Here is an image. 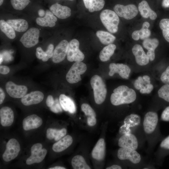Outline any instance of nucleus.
<instances>
[{"label":"nucleus","mask_w":169,"mask_h":169,"mask_svg":"<svg viewBox=\"0 0 169 169\" xmlns=\"http://www.w3.org/2000/svg\"><path fill=\"white\" fill-rule=\"evenodd\" d=\"M87 70L86 64L81 61L76 62L72 66L67 73L66 78L69 83L74 84L81 80L80 75Z\"/></svg>","instance_id":"4"},{"label":"nucleus","mask_w":169,"mask_h":169,"mask_svg":"<svg viewBox=\"0 0 169 169\" xmlns=\"http://www.w3.org/2000/svg\"><path fill=\"white\" fill-rule=\"evenodd\" d=\"M49 9L55 16L60 19H66L71 15V10L70 8L58 3L52 5Z\"/></svg>","instance_id":"19"},{"label":"nucleus","mask_w":169,"mask_h":169,"mask_svg":"<svg viewBox=\"0 0 169 169\" xmlns=\"http://www.w3.org/2000/svg\"><path fill=\"white\" fill-rule=\"evenodd\" d=\"M84 5L86 8H88L90 0H83Z\"/></svg>","instance_id":"59"},{"label":"nucleus","mask_w":169,"mask_h":169,"mask_svg":"<svg viewBox=\"0 0 169 169\" xmlns=\"http://www.w3.org/2000/svg\"><path fill=\"white\" fill-rule=\"evenodd\" d=\"M44 98V95L41 91H35L25 95L21 98V103L25 106H29L38 104Z\"/></svg>","instance_id":"16"},{"label":"nucleus","mask_w":169,"mask_h":169,"mask_svg":"<svg viewBox=\"0 0 169 169\" xmlns=\"http://www.w3.org/2000/svg\"><path fill=\"white\" fill-rule=\"evenodd\" d=\"M105 4L104 0H90L89 11L90 12L100 11L103 8Z\"/></svg>","instance_id":"34"},{"label":"nucleus","mask_w":169,"mask_h":169,"mask_svg":"<svg viewBox=\"0 0 169 169\" xmlns=\"http://www.w3.org/2000/svg\"><path fill=\"white\" fill-rule=\"evenodd\" d=\"M158 96L167 102H169V84H165L158 91Z\"/></svg>","instance_id":"37"},{"label":"nucleus","mask_w":169,"mask_h":169,"mask_svg":"<svg viewBox=\"0 0 169 169\" xmlns=\"http://www.w3.org/2000/svg\"><path fill=\"white\" fill-rule=\"evenodd\" d=\"M106 169H121L122 167L119 165H112L106 168Z\"/></svg>","instance_id":"57"},{"label":"nucleus","mask_w":169,"mask_h":169,"mask_svg":"<svg viewBox=\"0 0 169 169\" xmlns=\"http://www.w3.org/2000/svg\"><path fill=\"white\" fill-rule=\"evenodd\" d=\"M38 15L41 17H44L45 14V12L42 9H39L38 12Z\"/></svg>","instance_id":"58"},{"label":"nucleus","mask_w":169,"mask_h":169,"mask_svg":"<svg viewBox=\"0 0 169 169\" xmlns=\"http://www.w3.org/2000/svg\"><path fill=\"white\" fill-rule=\"evenodd\" d=\"M10 69L9 68L5 65H1L0 66V73L3 74H6L9 73Z\"/></svg>","instance_id":"51"},{"label":"nucleus","mask_w":169,"mask_h":169,"mask_svg":"<svg viewBox=\"0 0 169 169\" xmlns=\"http://www.w3.org/2000/svg\"><path fill=\"white\" fill-rule=\"evenodd\" d=\"M6 22L17 32H24L28 26L27 22L23 19H8Z\"/></svg>","instance_id":"26"},{"label":"nucleus","mask_w":169,"mask_h":169,"mask_svg":"<svg viewBox=\"0 0 169 169\" xmlns=\"http://www.w3.org/2000/svg\"><path fill=\"white\" fill-rule=\"evenodd\" d=\"M67 130L65 128L60 130L49 128L46 131V137L49 140L54 139L58 141L64 136L66 134Z\"/></svg>","instance_id":"29"},{"label":"nucleus","mask_w":169,"mask_h":169,"mask_svg":"<svg viewBox=\"0 0 169 169\" xmlns=\"http://www.w3.org/2000/svg\"><path fill=\"white\" fill-rule=\"evenodd\" d=\"M132 51L138 64L140 66H144L148 64L149 59L141 45L135 44L132 49Z\"/></svg>","instance_id":"17"},{"label":"nucleus","mask_w":169,"mask_h":169,"mask_svg":"<svg viewBox=\"0 0 169 169\" xmlns=\"http://www.w3.org/2000/svg\"><path fill=\"white\" fill-rule=\"evenodd\" d=\"M116 47L115 44H112L104 47L100 54L99 58L100 60L102 62H105L110 60L113 54Z\"/></svg>","instance_id":"28"},{"label":"nucleus","mask_w":169,"mask_h":169,"mask_svg":"<svg viewBox=\"0 0 169 169\" xmlns=\"http://www.w3.org/2000/svg\"><path fill=\"white\" fill-rule=\"evenodd\" d=\"M110 71L109 75L113 76L117 73L122 78L128 79L131 72V69L127 65L122 63H110L109 66Z\"/></svg>","instance_id":"15"},{"label":"nucleus","mask_w":169,"mask_h":169,"mask_svg":"<svg viewBox=\"0 0 169 169\" xmlns=\"http://www.w3.org/2000/svg\"><path fill=\"white\" fill-rule=\"evenodd\" d=\"M87 122L89 126H94L96 123V120L95 117L88 116Z\"/></svg>","instance_id":"49"},{"label":"nucleus","mask_w":169,"mask_h":169,"mask_svg":"<svg viewBox=\"0 0 169 169\" xmlns=\"http://www.w3.org/2000/svg\"><path fill=\"white\" fill-rule=\"evenodd\" d=\"M138 9L141 15L143 18L149 17L151 20H154L157 18L156 13L151 9L146 0H142L139 4Z\"/></svg>","instance_id":"23"},{"label":"nucleus","mask_w":169,"mask_h":169,"mask_svg":"<svg viewBox=\"0 0 169 169\" xmlns=\"http://www.w3.org/2000/svg\"><path fill=\"white\" fill-rule=\"evenodd\" d=\"M73 142L72 137L67 135L54 143L52 146V149L57 152L62 151L69 147Z\"/></svg>","instance_id":"24"},{"label":"nucleus","mask_w":169,"mask_h":169,"mask_svg":"<svg viewBox=\"0 0 169 169\" xmlns=\"http://www.w3.org/2000/svg\"><path fill=\"white\" fill-rule=\"evenodd\" d=\"M61 105L60 104L59 100L56 99L54 100V104L49 107L50 110L54 113H59L62 111Z\"/></svg>","instance_id":"40"},{"label":"nucleus","mask_w":169,"mask_h":169,"mask_svg":"<svg viewBox=\"0 0 169 169\" xmlns=\"http://www.w3.org/2000/svg\"><path fill=\"white\" fill-rule=\"evenodd\" d=\"M159 26L165 40L169 42V19L163 18L159 23Z\"/></svg>","instance_id":"35"},{"label":"nucleus","mask_w":169,"mask_h":169,"mask_svg":"<svg viewBox=\"0 0 169 169\" xmlns=\"http://www.w3.org/2000/svg\"><path fill=\"white\" fill-rule=\"evenodd\" d=\"M14 114L12 109L10 107L5 106L0 110V123L4 127L11 126L13 122Z\"/></svg>","instance_id":"20"},{"label":"nucleus","mask_w":169,"mask_h":169,"mask_svg":"<svg viewBox=\"0 0 169 169\" xmlns=\"http://www.w3.org/2000/svg\"><path fill=\"white\" fill-rule=\"evenodd\" d=\"M11 5L14 9L21 10L24 9L30 2V0H11Z\"/></svg>","instance_id":"38"},{"label":"nucleus","mask_w":169,"mask_h":169,"mask_svg":"<svg viewBox=\"0 0 169 169\" xmlns=\"http://www.w3.org/2000/svg\"><path fill=\"white\" fill-rule=\"evenodd\" d=\"M79 42L76 39H72L69 43L67 54L69 61L79 62L84 59V55L79 49Z\"/></svg>","instance_id":"6"},{"label":"nucleus","mask_w":169,"mask_h":169,"mask_svg":"<svg viewBox=\"0 0 169 169\" xmlns=\"http://www.w3.org/2000/svg\"><path fill=\"white\" fill-rule=\"evenodd\" d=\"M3 2V0H0V5L1 6Z\"/></svg>","instance_id":"62"},{"label":"nucleus","mask_w":169,"mask_h":169,"mask_svg":"<svg viewBox=\"0 0 169 169\" xmlns=\"http://www.w3.org/2000/svg\"><path fill=\"white\" fill-rule=\"evenodd\" d=\"M146 84L144 81L142 77L139 76L135 80L134 83V86L136 89L140 90Z\"/></svg>","instance_id":"41"},{"label":"nucleus","mask_w":169,"mask_h":169,"mask_svg":"<svg viewBox=\"0 0 169 169\" xmlns=\"http://www.w3.org/2000/svg\"></svg>","instance_id":"63"},{"label":"nucleus","mask_w":169,"mask_h":169,"mask_svg":"<svg viewBox=\"0 0 169 169\" xmlns=\"http://www.w3.org/2000/svg\"><path fill=\"white\" fill-rule=\"evenodd\" d=\"M0 28L2 31L9 38L13 39L15 38V31L10 25L4 20H0Z\"/></svg>","instance_id":"32"},{"label":"nucleus","mask_w":169,"mask_h":169,"mask_svg":"<svg viewBox=\"0 0 169 169\" xmlns=\"http://www.w3.org/2000/svg\"><path fill=\"white\" fill-rule=\"evenodd\" d=\"M42 145L40 143H37L33 145L31 149V153L40 151L42 149Z\"/></svg>","instance_id":"48"},{"label":"nucleus","mask_w":169,"mask_h":169,"mask_svg":"<svg viewBox=\"0 0 169 169\" xmlns=\"http://www.w3.org/2000/svg\"><path fill=\"white\" fill-rule=\"evenodd\" d=\"M96 34L101 43L104 45L111 44L116 39V37L112 34L105 31L99 30Z\"/></svg>","instance_id":"30"},{"label":"nucleus","mask_w":169,"mask_h":169,"mask_svg":"<svg viewBox=\"0 0 169 169\" xmlns=\"http://www.w3.org/2000/svg\"><path fill=\"white\" fill-rule=\"evenodd\" d=\"M105 154V144L103 138H100L97 141L92 151L93 158L97 160H103Z\"/></svg>","instance_id":"22"},{"label":"nucleus","mask_w":169,"mask_h":169,"mask_svg":"<svg viewBox=\"0 0 169 169\" xmlns=\"http://www.w3.org/2000/svg\"><path fill=\"white\" fill-rule=\"evenodd\" d=\"M154 88V86L151 83L146 84L140 90V93L142 94H149L151 92Z\"/></svg>","instance_id":"43"},{"label":"nucleus","mask_w":169,"mask_h":169,"mask_svg":"<svg viewBox=\"0 0 169 169\" xmlns=\"http://www.w3.org/2000/svg\"><path fill=\"white\" fill-rule=\"evenodd\" d=\"M150 24L149 22H145L143 23L141 29L138 30L140 38L145 40L148 38L151 34V31L148 29Z\"/></svg>","instance_id":"36"},{"label":"nucleus","mask_w":169,"mask_h":169,"mask_svg":"<svg viewBox=\"0 0 169 169\" xmlns=\"http://www.w3.org/2000/svg\"><path fill=\"white\" fill-rule=\"evenodd\" d=\"M132 37L135 40H138L140 38L139 35L138 30L134 31L132 34Z\"/></svg>","instance_id":"53"},{"label":"nucleus","mask_w":169,"mask_h":169,"mask_svg":"<svg viewBox=\"0 0 169 169\" xmlns=\"http://www.w3.org/2000/svg\"><path fill=\"white\" fill-rule=\"evenodd\" d=\"M142 77L146 84L151 83V79L149 76L147 75H145Z\"/></svg>","instance_id":"55"},{"label":"nucleus","mask_w":169,"mask_h":169,"mask_svg":"<svg viewBox=\"0 0 169 169\" xmlns=\"http://www.w3.org/2000/svg\"><path fill=\"white\" fill-rule=\"evenodd\" d=\"M146 54L149 59V60L153 61L154 60L155 57V51H147Z\"/></svg>","instance_id":"52"},{"label":"nucleus","mask_w":169,"mask_h":169,"mask_svg":"<svg viewBox=\"0 0 169 169\" xmlns=\"http://www.w3.org/2000/svg\"><path fill=\"white\" fill-rule=\"evenodd\" d=\"M59 101L62 108L64 110L72 114L75 112L76 110L75 105L70 98L62 94L59 96Z\"/></svg>","instance_id":"25"},{"label":"nucleus","mask_w":169,"mask_h":169,"mask_svg":"<svg viewBox=\"0 0 169 169\" xmlns=\"http://www.w3.org/2000/svg\"><path fill=\"white\" fill-rule=\"evenodd\" d=\"M57 20L56 16L50 11L47 10L43 17L37 18L36 22L38 25L42 27H53L55 25Z\"/></svg>","instance_id":"21"},{"label":"nucleus","mask_w":169,"mask_h":169,"mask_svg":"<svg viewBox=\"0 0 169 169\" xmlns=\"http://www.w3.org/2000/svg\"><path fill=\"white\" fill-rule=\"evenodd\" d=\"M81 109L86 115L88 116L96 117V115L95 111L88 104L86 103L83 104L81 106Z\"/></svg>","instance_id":"39"},{"label":"nucleus","mask_w":169,"mask_h":169,"mask_svg":"<svg viewBox=\"0 0 169 169\" xmlns=\"http://www.w3.org/2000/svg\"><path fill=\"white\" fill-rule=\"evenodd\" d=\"M117 156L120 160H128L134 164L139 163L141 160L140 154L136 150L120 147L117 152Z\"/></svg>","instance_id":"10"},{"label":"nucleus","mask_w":169,"mask_h":169,"mask_svg":"<svg viewBox=\"0 0 169 169\" xmlns=\"http://www.w3.org/2000/svg\"><path fill=\"white\" fill-rule=\"evenodd\" d=\"M90 83L93 90L95 102L97 104H101L105 100L107 92L104 80L100 76L95 75L91 77Z\"/></svg>","instance_id":"2"},{"label":"nucleus","mask_w":169,"mask_h":169,"mask_svg":"<svg viewBox=\"0 0 169 169\" xmlns=\"http://www.w3.org/2000/svg\"><path fill=\"white\" fill-rule=\"evenodd\" d=\"M100 18L101 22L108 31L111 33L117 32L120 19L115 12L108 9L104 10L100 13Z\"/></svg>","instance_id":"3"},{"label":"nucleus","mask_w":169,"mask_h":169,"mask_svg":"<svg viewBox=\"0 0 169 169\" xmlns=\"http://www.w3.org/2000/svg\"><path fill=\"white\" fill-rule=\"evenodd\" d=\"M69 44L67 40H63L57 45L54 50L51 58L54 63H58L64 60L67 55Z\"/></svg>","instance_id":"13"},{"label":"nucleus","mask_w":169,"mask_h":169,"mask_svg":"<svg viewBox=\"0 0 169 169\" xmlns=\"http://www.w3.org/2000/svg\"><path fill=\"white\" fill-rule=\"evenodd\" d=\"M6 91L9 95L14 98H22L25 95L28 90L24 85H18L12 81L7 82L5 85Z\"/></svg>","instance_id":"12"},{"label":"nucleus","mask_w":169,"mask_h":169,"mask_svg":"<svg viewBox=\"0 0 169 169\" xmlns=\"http://www.w3.org/2000/svg\"><path fill=\"white\" fill-rule=\"evenodd\" d=\"M54 46L52 44H49L48 46L47 49L45 52L46 57L44 62L48 60L49 59L52 58L53 54Z\"/></svg>","instance_id":"44"},{"label":"nucleus","mask_w":169,"mask_h":169,"mask_svg":"<svg viewBox=\"0 0 169 169\" xmlns=\"http://www.w3.org/2000/svg\"><path fill=\"white\" fill-rule=\"evenodd\" d=\"M54 100L53 96L51 95L48 96L46 100V104L49 107H51L54 104Z\"/></svg>","instance_id":"50"},{"label":"nucleus","mask_w":169,"mask_h":169,"mask_svg":"<svg viewBox=\"0 0 169 169\" xmlns=\"http://www.w3.org/2000/svg\"><path fill=\"white\" fill-rule=\"evenodd\" d=\"M36 55L37 58L44 62L46 57L45 52L40 47H38L36 49Z\"/></svg>","instance_id":"46"},{"label":"nucleus","mask_w":169,"mask_h":169,"mask_svg":"<svg viewBox=\"0 0 169 169\" xmlns=\"http://www.w3.org/2000/svg\"><path fill=\"white\" fill-rule=\"evenodd\" d=\"M5 95L3 90L0 88V104H1L5 98Z\"/></svg>","instance_id":"54"},{"label":"nucleus","mask_w":169,"mask_h":169,"mask_svg":"<svg viewBox=\"0 0 169 169\" xmlns=\"http://www.w3.org/2000/svg\"><path fill=\"white\" fill-rule=\"evenodd\" d=\"M161 118L163 121L169 122V106L166 107L163 111Z\"/></svg>","instance_id":"47"},{"label":"nucleus","mask_w":169,"mask_h":169,"mask_svg":"<svg viewBox=\"0 0 169 169\" xmlns=\"http://www.w3.org/2000/svg\"><path fill=\"white\" fill-rule=\"evenodd\" d=\"M141 121V117L138 114H131L127 115L124 119L123 125L120 128V133L123 135L131 133V128L139 125Z\"/></svg>","instance_id":"11"},{"label":"nucleus","mask_w":169,"mask_h":169,"mask_svg":"<svg viewBox=\"0 0 169 169\" xmlns=\"http://www.w3.org/2000/svg\"><path fill=\"white\" fill-rule=\"evenodd\" d=\"M162 6L164 8H169V0H163Z\"/></svg>","instance_id":"56"},{"label":"nucleus","mask_w":169,"mask_h":169,"mask_svg":"<svg viewBox=\"0 0 169 169\" xmlns=\"http://www.w3.org/2000/svg\"><path fill=\"white\" fill-rule=\"evenodd\" d=\"M20 150V144L14 138L10 139L6 145V149L3 155V158L6 162L9 161L16 158Z\"/></svg>","instance_id":"9"},{"label":"nucleus","mask_w":169,"mask_h":169,"mask_svg":"<svg viewBox=\"0 0 169 169\" xmlns=\"http://www.w3.org/2000/svg\"><path fill=\"white\" fill-rule=\"evenodd\" d=\"M160 146L163 150L169 151V135L161 141Z\"/></svg>","instance_id":"45"},{"label":"nucleus","mask_w":169,"mask_h":169,"mask_svg":"<svg viewBox=\"0 0 169 169\" xmlns=\"http://www.w3.org/2000/svg\"><path fill=\"white\" fill-rule=\"evenodd\" d=\"M158 117L157 113L152 111L147 112L145 115L143 126L144 131L147 135H150L155 131L158 124Z\"/></svg>","instance_id":"7"},{"label":"nucleus","mask_w":169,"mask_h":169,"mask_svg":"<svg viewBox=\"0 0 169 169\" xmlns=\"http://www.w3.org/2000/svg\"><path fill=\"white\" fill-rule=\"evenodd\" d=\"M159 44V41L157 38H147L144 40L142 45L148 51H155Z\"/></svg>","instance_id":"33"},{"label":"nucleus","mask_w":169,"mask_h":169,"mask_svg":"<svg viewBox=\"0 0 169 169\" xmlns=\"http://www.w3.org/2000/svg\"><path fill=\"white\" fill-rule=\"evenodd\" d=\"M114 10L118 16L127 20L134 18L138 12L137 7L133 4L125 6L117 4L114 6Z\"/></svg>","instance_id":"5"},{"label":"nucleus","mask_w":169,"mask_h":169,"mask_svg":"<svg viewBox=\"0 0 169 169\" xmlns=\"http://www.w3.org/2000/svg\"><path fill=\"white\" fill-rule=\"evenodd\" d=\"M136 98L135 91L127 86L121 85L113 90L110 98L111 103L114 105L130 104L135 101Z\"/></svg>","instance_id":"1"},{"label":"nucleus","mask_w":169,"mask_h":169,"mask_svg":"<svg viewBox=\"0 0 169 169\" xmlns=\"http://www.w3.org/2000/svg\"><path fill=\"white\" fill-rule=\"evenodd\" d=\"M118 145L120 147L136 150L138 147V143L136 136L130 133L122 135L119 139Z\"/></svg>","instance_id":"14"},{"label":"nucleus","mask_w":169,"mask_h":169,"mask_svg":"<svg viewBox=\"0 0 169 169\" xmlns=\"http://www.w3.org/2000/svg\"><path fill=\"white\" fill-rule=\"evenodd\" d=\"M72 167L74 169H90L84 158L81 155H77L73 157L71 161Z\"/></svg>","instance_id":"31"},{"label":"nucleus","mask_w":169,"mask_h":169,"mask_svg":"<svg viewBox=\"0 0 169 169\" xmlns=\"http://www.w3.org/2000/svg\"><path fill=\"white\" fill-rule=\"evenodd\" d=\"M42 119L36 115L28 116L23 120V126L25 131L37 128L42 125Z\"/></svg>","instance_id":"18"},{"label":"nucleus","mask_w":169,"mask_h":169,"mask_svg":"<svg viewBox=\"0 0 169 169\" xmlns=\"http://www.w3.org/2000/svg\"><path fill=\"white\" fill-rule=\"evenodd\" d=\"M39 36V30L37 28H32L23 34L19 41L25 47L31 48L38 43Z\"/></svg>","instance_id":"8"},{"label":"nucleus","mask_w":169,"mask_h":169,"mask_svg":"<svg viewBox=\"0 0 169 169\" xmlns=\"http://www.w3.org/2000/svg\"><path fill=\"white\" fill-rule=\"evenodd\" d=\"M47 153V150L44 148L39 151L31 153V156L26 161V163L30 165L35 163L41 162L45 157Z\"/></svg>","instance_id":"27"},{"label":"nucleus","mask_w":169,"mask_h":169,"mask_svg":"<svg viewBox=\"0 0 169 169\" xmlns=\"http://www.w3.org/2000/svg\"><path fill=\"white\" fill-rule=\"evenodd\" d=\"M49 169H65L64 167L61 166H55L53 167H51Z\"/></svg>","instance_id":"60"},{"label":"nucleus","mask_w":169,"mask_h":169,"mask_svg":"<svg viewBox=\"0 0 169 169\" xmlns=\"http://www.w3.org/2000/svg\"><path fill=\"white\" fill-rule=\"evenodd\" d=\"M160 79L164 84H169V66L161 74Z\"/></svg>","instance_id":"42"},{"label":"nucleus","mask_w":169,"mask_h":169,"mask_svg":"<svg viewBox=\"0 0 169 169\" xmlns=\"http://www.w3.org/2000/svg\"><path fill=\"white\" fill-rule=\"evenodd\" d=\"M3 61V59L2 56H1V55H0V64Z\"/></svg>","instance_id":"61"}]
</instances>
